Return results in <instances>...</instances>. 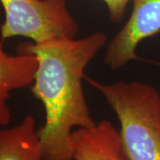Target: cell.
<instances>
[{"label":"cell","mask_w":160,"mask_h":160,"mask_svg":"<svg viewBox=\"0 0 160 160\" xmlns=\"http://www.w3.org/2000/svg\"><path fill=\"white\" fill-rule=\"evenodd\" d=\"M107 40L103 32L96 31L82 38H54L17 46V52L34 54L38 61L31 92L46 112L45 123L38 129L44 160H73L74 128L95 126L82 82L87 65Z\"/></svg>","instance_id":"1"},{"label":"cell","mask_w":160,"mask_h":160,"mask_svg":"<svg viewBox=\"0 0 160 160\" xmlns=\"http://www.w3.org/2000/svg\"><path fill=\"white\" fill-rule=\"evenodd\" d=\"M84 79L102 95L119 122L121 147L126 160H160V93L140 81L104 84Z\"/></svg>","instance_id":"2"},{"label":"cell","mask_w":160,"mask_h":160,"mask_svg":"<svg viewBox=\"0 0 160 160\" xmlns=\"http://www.w3.org/2000/svg\"><path fill=\"white\" fill-rule=\"evenodd\" d=\"M5 21L1 40L22 37L33 43L54 38H75L79 27L66 0H0Z\"/></svg>","instance_id":"3"},{"label":"cell","mask_w":160,"mask_h":160,"mask_svg":"<svg viewBox=\"0 0 160 160\" xmlns=\"http://www.w3.org/2000/svg\"><path fill=\"white\" fill-rule=\"evenodd\" d=\"M131 15L106 45L104 62L119 69L139 60L136 51L143 40L160 33V0H132Z\"/></svg>","instance_id":"4"},{"label":"cell","mask_w":160,"mask_h":160,"mask_svg":"<svg viewBox=\"0 0 160 160\" xmlns=\"http://www.w3.org/2000/svg\"><path fill=\"white\" fill-rule=\"evenodd\" d=\"M73 160H126L118 129L109 120L72 132Z\"/></svg>","instance_id":"5"},{"label":"cell","mask_w":160,"mask_h":160,"mask_svg":"<svg viewBox=\"0 0 160 160\" xmlns=\"http://www.w3.org/2000/svg\"><path fill=\"white\" fill-rule=\"evenodd\" d=\"M3 42L0 40V126H7L12 118L7 105L11 92L33 85L38 61L31 53H7Z\"/></svg>","instance_id":"6"},{"label":"cell","mask_w":160,"mask_h":160,"mask_svg":"<svg viewBox=\"0 0 160 160\" xmlns=\"http://www.w3.org/2000/svg\"><path fill=\"white\" fill-rule=\"evenodd\" d=\"M0 160H44L31 115L25 116L16 126L0 130Z\"/></svg>","instance_id":"7"},{"label":"cell","mask_w":160,"mask_h":160,"mask_svg":"<svg viewBox=\"0 0 160 160\" xmlns=\"http://www.w3.org/2000/svg\"><path fill=\"white\" fill-rule=\"evenodd\" d=\"M107 6L110 20L114 23L121 22L128 4L132 0H102Z\"/></svg>","instance_id":"8"}]
</instances>
